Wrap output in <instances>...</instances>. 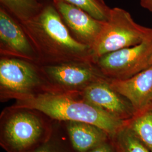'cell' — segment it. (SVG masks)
I'll use <instances>...</instances> for the list:
<instances>
[{
    "mask_svg": "<svg viewBox=\"0 0 152 152\" xmlns=\"http://www.w3.org/2000/svg\"><path fill=\"white\" fill-rule=\"evenodd\" d=\"M20 24L38 53L39 64L77 60L94 62L92 50L73 37L53 1L45 3L32 19Z\"/></svg>",
    "mask_w": 152,
    "mask_h": 152,
    "instance_id": "cell-1",
    "label": "cell"
},
{
    "mask_svg": "<svg viewBox=\"0 0 152 152\" xmlns=\"http://www.w3.org/2000/svg\"><path fill=\"white\" fill-rule=\"evenodd\" d=\"M13 105L38 110L54 121H77L95 125L111 137L123 129L127 122L88 103L78 93L47 92L15 100Z\"/></svg>",
    "mask_w": 152,
    "mask_h": 152,
    "instance_id": "cell-2",
    "label": "cell"
},
{
    "mask_svg": "<svg viewBox=\"0 0 152 152\" xmlns=\"http://www.w3.org/2000/svg\"><path fill=\"white\" fill-rule=\"evenodd\" d=\"M55 121L39 110L14 105L0 115V145L7 152H31L53 135Z\"/></svg>",
    "mask_w": 152,
    "mask_h": 152,
    "instance_id": "cell-3",
    "label": "cell"
},
{
    "mask_svg": "<svg viewBox=\"0 0 152 152\" xmlns=\"http://www.w3.org/2000/svg\"><path fill=\"white\" fill-rule=\"evenodd\" d=\"M57 92L50 84L39 64L20 58H0V100L5 102Z\"/></svg>",
    "mask_w": 152,
    "mask_h": 152,
    "instance_id": "cell-4",
    "label": "cell"
},
{
    "mask_svg": "<svg viewBox=\"0 0 152 152\" xmlns=\"http://www.w3.org/2000/svg\"><path fill=\"white\" fill-rule=\"evenodd\" d=\"M151 38L152 28L138 24L129 12L114 7L92 48L93 61L95 63L104 55L136 46Z\"/></svg>",
    "mask_w": 152,
    "mask_h": 152,
    "instance_id": "cell-5",
    "label": "cell"
},
{
    "mask_svg": "<svg viewBox=\"0 0 152 152\" xmlns=\"http://www.w3.org/2000/svg\"><path fill=\"white\" fill-rule=\"evenodd\" d=\"M95 63L109 80L129 79L152 65V38L136 46L104 55Z\"/></svg>",
    "mask_w": 152,
    "mask_h": 152,
    "instance_id": "cell-6",
    "label": "cell"
},
{
    "mask_svg": "<svg viewBox=\"0 0 152 152\" xmlns=\"http://www.w3.org/2000/svg\"><path fill=\"white\" fill-rule=\"evenodd\" d=\"M40 66L45 77L57 92L80 93L92 83L106 78L96 64L90 61L77 60Z\"/></svg>",
    "mask_w": 152,
    "mask_h": 152,
    "instance_id": "cell-7",
    "label": "cell"
},
{
    "mask_svg": "<svg viewBox=\"0 0 152 152\" xmlns=\"http://www.w3.org/2000/svg\"><path fill=\"white\" fill-rule=\"evenodd\" d=\"M0 55L39 64L38 53L20 23L1 6Z\"/></svg>",
    "mask_w": 152,
    "mask_h": 152,
    "instance_id": "cell-8",
    "label": "cell"
},
{
    "mask_svg": "<svg viewBox=\"0 0 152 152\" xmlns=\"http://www.w3.org/2000/svg\"><path fill=\"white\" fill-rule=\"evenodd\" d=\"M78 94L88 103L117 119L127 121L135 114L130 102L111 86L110 80L107 78L92 83Z\"/></svg>",
    "mask_w": 152,
    "mask_h": 152,
    "instance_id": "cell-9",
    "label": "cell"
},
{
    "mask_svg": "<svg viewBox=\"0 0 152 152\" xmlns=\"http://www.w3.org/2000/svg\"><path fill=\"white\" fill-rule=\"evenodd\" d=\"M73 37L92 50L105 22L96 19L79 7L62 0H53Z\"/></svg>",
    "mask_w": 152,
    "mask_h": 152,
    "instance_id": "cell-10",
    "label": "cell"
},
{
    "mask_svg": "<svg viewBox=\"0 0 152 152\" xmlns=\"http://www.w3.org/2000/svg\"><path fill=\"white\" fill-rule=\"evenodd\" d=\"M111 86L131 104L135 114L152 105V65L125 80H110Z\"/></svg>",
    "mask_w": 152,
    "mask_h": 152,
    "instance_id": "cell-11",
    "label": "cell"
},
{
    "mask_svg": "<svg viewBox=\"0 0 152 152\" xmlns=\"http://www.w3.org/2000/svg\"><path fill=\"white\" fill-rule=\"evenodd\" d=\"M76 152H88L112 137L95 125L77 121L59 122Z\"/></svg>",
    "mask_w": 152,
    "mask_h": 152,
    "instance_id": "cell-12",
    "label": "cell"
},
{
    "mask_svg": "<svg viewBox=\"0 0 152 152\" xmlns=\"http://www.w3.org/2000/svg\"><path fill=\"white\" fill-rule=\"evenodd\" d=\"M1 6L20 23L27 22L36 16L44 7L39 0H0Z\"/></svg>",
    "mask_w": 152,
    "mask_h": 152,
    "instance_id": "cell-13",
    "label": "cell"
},
{
    "mask_svg": "<svg viewBox=\"0 0 152 152\" xmlns=\"http://www.w3.org/2000/svg\"><path fill=\"white\" fill-rule=\"evenodd\" d=\"M126 126L152 152V105L135 114L127 121Z\"/></svg>",
    "mask_w": 152,
    "mask_h": 152,
    "instance_id": "cell-14",
    "label": "cell"
},
{
    "mask_svg": "<svg viewBox=\"0 0 152 152\" xmlns=\"http://www.w3.org/2000/svg\"><path fill=\"white\" fill-rule=\"evenodd\" d=\"M112 139L116 152H151L126 125Z\"/></svg>",
    "mask_w": 152,
    "mask_h": 152,
    "instance_id": "cell-15",
    "label": "cell"
},
{
    "mask_svg": "<svg viewBox=\"0 0 152 152\" xmlns=\"http://www.w3.org/2000/svg\"><path fill=\"white\" fill-rule=\"evenodd\" d=\"M31 152H76L68 140L65 131L59 122L55 121L53 135L47 141Z\"/></svg>",
    "mask_w": 152,
    "mask_h": 152,
    "instance_id": "cell-16",
    "label": "cell"
},
{
    "mask_svg": "<svg viewBox=\"0 0 152 152\" xmlns=\"http://www.w3.org/2000/svg\"><path fill=\"white\" fill-rule=\"evenodd\" d=\"M80 8L96 19L106 22L108 20L111 9L103 0H62Z\"/></svg>",
    "mask_w": 152,
    "mask_h": 152,
    "instance_id": "cell-17",
    "label": "cell"
},
{
    "mask_svg": "<svg viewBox=\"0 0 152 152\" xmlns=\"http://www.w3.org/2000/svg\"><path fill=\"white\" fill-rule=\"evenodd\" d=\"M88 152H116L112 137L104 141Z\"/></svg>",
    "mask_w": 152,
    "mask_h": 152,
    "instance_id": "cell-18",
    "label": "cell"
},
{
    "mask_svg": "<svg viewBox=\"0 0 152 152\" xmlns=\"http://www.w3.org/2000/svg\"><path fill=\"white\" fill-rule=\"evenodd\" d=\"M141 6L152 12V0H140Z\"/></svg>",
    "mask_w": 152,
    "mask_h": 152,
    "instance_id": "cell-19",
    "label": "cell"
}]
</instances>
